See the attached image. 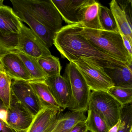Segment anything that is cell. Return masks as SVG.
I'll list each match as a JSON object with an SVG mask.
<instances>
[{
	"instance_id": "1",
	"label": "cell",
	"mask_w": 132,
	"mask_h": 132,
	"mask_svg": "<svg viewBox=\"0 0 132 132\" xmlns=\"http://www.w3.org/2000/svg\"><path fill=\"white\" fill-rule=\"evenodd\" d=\"M54 45L62 57L69 62L83 57L92 60L104 68L126 65L95 47L79 34L77 24L62 27L55 34Z\"/></svg>"
},
{
	"instance_id": "2",
	"label": "cell",
	"mask_w": 132,
	"mask_h": 132,
	"mask_svg": "<svg viewBox=\"0 0 132 132\" xmlns=\"http://www.w3.org/2000/svg\"><path fill=\"white\" fill-rule=\"evenodd\" d=\"M78 32L96 48L123 62L127 65L132 62L123 45L119 32L89 29L77 24Z\"/></svg>"
},
{
	"instance_id": "3",
	"label": "cell",
	"mask_w": 132,
	"mask_h": 132,
	"mask_svg": "<svg viewBox=\"0 0 132 132\" xmlns=\"http://www.w3.org/2000/svg\"><path fill=\"white\" fill-rule=\"evenodd\" d=\"M63 76L68 81L71 92L67 108L71 111H88L91 90L74 63L70 62L67 65Z\"/></svg>"
},
{
	"instance_id": "4",
	"label": "cell",
	"mask_w": 132,
	"mask_h": 132,
	"mask_svg": "<svg viewBox=\"0 0 132 132\" xmlns=\"http://www.w3.org/2000/svg\"><path fill=\"white\" fill-rule=\"evenodd\" d=\"M36 20L56 34L62 27V19L52 0H18Z\"/></svg>"
},
{
	"instance_id": "5",
	"label": "cell",
	"mask_w": 132,
	"mask_h": 132,
	"mask_svg": "<svg viewBox=\"0 0 132 132\" xmlns=\"http://www.w3.org/2000/svg\"><path fill=\"white\" fill-rule=\"evenodd\" d=\"M123 106L107 92L92 91L90 93L88 109L98 115L109 129L120 120Z\"/></svg>"
},
{
	"instance_id": "6",
	"label": "cell",
	"mask_w": 132,
	"mask_h": 132,
	"mask_svg": "<svg viewBox=\"0 0 132 132\" xmlns=\"http://www.w3.org/2000/svg\"><path fill=\"white\" fill-rule=\"evenodd\" d=\"M72 62L82 75L90 90L107 92L110 88L114 86L104 68L92 60L80 57Z\"/></svg>"
},
{
	"instance_id": "7",
	"label": "cell",
	"mask_w": 132,
	"mask_h": 132,
	"mask_svg": "<svg viewBox=\"0 0 132 132\" xmlns=\"http://www.w3.org/2000/svg\"><path fill=\"white\" fill-rule=\"evenodd\" d=\"M16 50L37 59L52 55L42 40L23 23L18 33Z\"/></svg>"
},
{
	"instance_id": "8",
	"label": "cell",
	"mask_w": 132,
	"mask_h": 132,
	"mask_svg": "<svg viewBox=\"0 0 132 132\" xmlns=\"http://www.w3.org/2000/svg\"><path fill=\"white\" fill-rule=\"evenodd\" d=\"M95 0L52 1L62 20L68 24L81 23L84 12Z\"/></svg>"
},
{
	"instance_id": "9",
	"label": "cell",
	"mask_w": 132,
	"mask_h": 132,
	"mask_svg": "<svg viewBox=\"0 0 132 132\" xmlns=\"http://www.w3.org/2000/svg\"><path fill=\"white\" fill-rule=\"evenodd\" d=\"M0 62L12 80L32 81L23 62L15 51L0 49Z\"/></svg>"
},
{
	"instance_id": "10",
	"label": "cell",
	"mask_w": 132,
	"mask_h": 132,
	"mask_svg": "<svg viewBox=\"0 0 132 132\" xmlns=\"http://www.w3.org/2000/svg\"><path fill=\"white\" fill-rule=\"evenodd\" d=\"M11 88L13 95L33 116H35L43 109L28 81L13 80Z\"/></svg>"
},
{
	"instance_id": "11",
	"label": "cell",
	"mask_w": 132,
	"mask_h": 132,
	"mask_svg": "<svg viewBox=\"0 0 132 132\" xmlns=\"http://www.w3.org/2000/svg\"><path fill=\"white\" fill-rule=\"evenodd\" d=\"M10 1L14 12L20 20L27 24L30 29L42 40L48 48H51L54 45V38L55 33L52 32L36 20L18 0H11Z\"/></svg>"
},
{
	"instance_id": "12",
	"label": "cell",
	"mask_w": 132,
	"mask_h": 132,
	"mask_svg": "<svg viewBox=\"0 0 132 132\" xmlns=\"http://www.w3.org/2000/svg\"><path fill=\"white\" fill-rule=\"evenodd\" d=\"M34 117L11 92L10 103L7 109V123L16 132H27Z\"/></svg>"
},
{
	"instance_id": "13",
	"label": "cell",
	"mask_w": 132,
	"mask_h": 132,
	"mask_svg": "<svg viewBox=\"0 0 132 132\" xmlns=\"http://www.w3.org/2000/svg\"><path fill=\"white\" fill-rule=\"evenodd\" d=\"M54 98L62 110L67 108L71 92L68 80L61 75L48 77L45 80Z\"/></svg>"
},
{
	"instance_id": "14",
	"label": "cell",
	"mask_w": 132,
	"mask_h": 132,
	"mask_svg": "<svg viewBox=\"0 0 132 132\" xmlns=\"http://www.w3.org/2000/svg\"><path fill=\"white\" fill-rule=\"evenodd\" d=\"M22 23L11 7L4 5L0 7V35L18 34Z\"/></svg>"
},
{
	"instance_id": "15",
	"label": "cell",
	"mask_w": 132,
	"mask_h": 132,
	"mask_svg": "<svg viewBox=\"0 0 132 132\" xmlns=\"http://www.w3.org/2000/svg\"><path fill=\"white\" fill-rule=\"evenodd\" d=\"M86 119L83 112H61L47 132H69L77 123L85 122Z\"/></svg>"
},
{
	"instance_id": "16",
	"label": "cell",
	"mask_w": 132,
	"mask_h": 132,
	"mask_svg": "<svg viewBox=\"0 0 132 132\" xmlns=\"http://www.w3.org/2000/svg\"><path fill=\"white\" fill-rule=\"evenodd\" d=\"M62 110L43 108L34 117L27 132H47Z\"/></svg>"
},
{
	"instance_id": "17",
	"label": "cell",
	"mask_w": 132,
	"mask_h": 132,
	"mask_svg": "<svg viewBox=\"0 0 132 132\" xmlns=\"http://www.w3.org/2000/svg\"><path fill=\"white\" fill-rule=\"evenodd\" d=\"M28 82L37 95L42 108L62 110L54 98L45 81L35 80Z\"/></svg>"
},
{
	"instance_id": "18",
	"label": "cell",
	"mask_w": 132,
	"mask_h": 132,
	"mask_svg": "<svg viewBox=\"0 0 132 132\" xmlns=\"http://www.w3.org/2000/svg\"><path fill=\"white\" fill-rule=\"evenodd\" d=\"M109 5L119 29V32L122 33L132 44V20L127 16L115 0L112 1Z\"/></svg>"
},
{
	"instance_id": "19",
	"label": "cell",
	"mask_w": 132,
	"mask_h": 132,
	"mask_svg": "<svg viewBox=\"0 0 132 132\" xmlns=\"http://www.w3.org/2000/svg\"><path fill=\"white\" fill-rule=\"evenodd\" d=\"M104 69L114 86L132 88V71L126 65L113 68H105Z\"/></svg>"
},
{
	"instance_id": "20",
	"label": "cell",
	"mask_w": 132,
	"mask_h": 132,
	"mask_svg": "<svg viewBox=\"0 0 132 132\" xmlns=\"http://www.w3.org/2000/svg\"><path fill=\"white\" fill-rule=\"evenodd\" d=\"M18 56L23 62L30 73L32 81H45L48 76L43 71L36 58L15 50Z\"/></svg>"
},
{
	"instance_id": "21",
	"label": "cell",
	"mask_w": 132,
	"mask_h": 132,
	"mask_svg": "<svg viewBox=\"0 0 132 132\" xmlns=\"http://www.w3.org/2000/svg\"><path fill=\"white\" fill-rule=\"evenodd\" d=\"M100 4L95 1L89 5L84 12L81 24L89 29L103 30L100 22L99 8Z\"/></svg>"
},
{
	"instance_id": "22",
	"label": "cell",
	"mask_w": 132,
	"mask_h": 132,
	"mask_svg": "<svg viewBox=\"0 0 132 132\" xmlns=\"http://www.w3.org/2000/svg\"><path fill=\"white\" fill-rule=\"evenodd\" d=\"M37 59L48 77L61 75L62 67L59 58L51 55Z\"/></svg>"
},
{
	"instance_id": "23",
	"label": "cell",
	"mask_w": 132,
	"mask_h": 132,
	"mask_svg": "<svg viewBox=\"0 0 132 132\" xmlns=\"http://www.w3.org/2000/svg\"><path fill=\"white\" fill-rule=\"evenodd\" d=\"M11 81L12 79L7 75L0 62V99L7 109L11 99Z\"/></svg>"
},
{
	"instance_id": "24",
	"label": "cell",
	"mask_w": 132,
	"mask_h": 132,
	"mask_svg": "<svg viewBox=\"0 0 132 132\" xmlns=\"http://www.w3.org/2000/svg\"><path fill=\"white\" fill-rule=\"evenodd\" d=\"M85 123L89 132H108L109 129L105 121L91 109H88Z\"/></svg>"
},
{
	"instance_id": "25",
	"label": "cell",
	"mask_w": 132,
	"mask_h": 132,
	"mask_svg": "<svg viewBox=\"0 0 132 132\" xmlns=\"http://www.w3.org/2000/svg\"><path fill=\"white\" fill-rule=\"evenodd\" d=\"M99 18L103 30L119 32L115 18L110 9L100 4L99 8Z\"/></svg>"
},
{
	"instance_id": "26",
	"label": "cell",
	"mask_w": 132,
	"mask_h": 132,
	"mask_svg": "<svg viewBox=\"0 0 132 132\" xmlns=\"http://www.w3.org/2000/svg\"><path fill=\"white\" fill-rule=\"evenodd\" d=\"M123 106L131 104L132 88L113 86L107 92Z\"/></svg>"
},
{
	"instance_id": "27",
	"label": "cell",
	"mask_w": 132,
	"mask_h": 132,
	"mask_svg": "<svg viewBox=\"0 0 132 132\" xmlns=\"http://www.w3.org/2000/svg\"><path fill=\"white\" fill-rule=\"evenodd\" d=\"M120 119V126L117 132H129L132 129V104L123 106Z\"/></svg>"
},
{
	"instance_id": "28",
	"label": "cell",
	"mask_w": 132,
	"mask_h": 132,
	"mask_svg": "<svg viewBox=\"0 0 132 132\" xmlns=\"http://www.w3.org/2000/svg\"><path fill=\"white\" fill-rule=\"evenodd\" d=\"M116 1L120 8L124 11L128 18L132 20V1Z\"/></svg>"
},
{
	"instance_id": "29",
	"label": "cell",
	"mask_w": 132,
	"mask_h": 132,
	"mask_svg": "<svg viewBox=\"0 0 132 132\" xmlns=\"http://www.w3.org/2000/svg\"><path fill=\"white\" fill-rule=\"evenodd\" d=\"M119 33L121 38H122L123 45H124L125 48L126 49L130 56L132 57V44L130 43L129 41L127 38L122 33L120 32H119Z\"/></svg>"
},
{
	"instance_id": "30",
	"label": "cell",
	"mask_w": 132,
	"mask_h": 132,
	"mask_svg": "<svg viewBox=\"0 0 132 132\" xmlns=\"http://www.w3.org/2000/svg\"><path fill=\"white\" fill-rule=\"evenodd\" d=\"M88 131L85 121L77 123L69 132H87Z\"/></svg>"
},
{
	"instance_id": "31",
	"label": "cell",
	"mask_w": 132,
	"mask_h": 132,
	"mask_svg": "<svg viewBox=\"0 0 132 132\" xmlns=\"http://www.w3.org/2000/svg\"><path fill=\"white\" fill-rule=\"evenodd\" d=\"M0 132H16L6 123L0 119Z\"/></svg>"
},
{
	"instance_id": "32",
	"label": "cell",
	"mask_w": 132,
	"mask_h": 132,
	"mask_svg": "<svg viewBox=\"0 0 132 132\" xmlns=\"http://www.w3.org/2000/svg\"><path fill=\"white\" fill-rule=\"evenodd\" d=\"M7 117V110H3L0 111V119L6 123Z\"/></svg>"
},
{
	"instance_id": "33",
	"label": "cell",
	"mask_w": 132,
	"mask_h": 132,
	"mask_svg": "<svg viewBox=\"0 0 132 132\" xmlns=\"http://www.w3.org/2000/svg\"><path fill=\"white\" fill-rule=\"evenodd\" d=\"M121 120L120 119L118 121V122L115 124L113 126L110 128L109 129L108 132H117L119 130V128L120 126Z\"/></svg>"
},
{
	"instance_id": "34",
	"label": "cell",
	"mask_w": 132,
	"mask_h": 132,
	"mask_svg": "<svg viewBox=\"0 0 132 132\" xmlns=\"http://www.w3.org/2000/svg\"><path fill=\"white\" fill-rule=\"evenodd\" d=\"M3 110H7L2 100L0 99V111Z\"/></svg>"
},
{
	"instance_id": "35",
	"label": "cell",
	"mask_w": 132,
	"mask_h": 132,
	"mask_svg": "<svg viewBox=\"0 0 132 132\" xmlns=\"http://www.w3.org/2000/svg\"><path fill=\"white\" fill-rule=\"evenodd\" d=\"M4 0H0V7L3 6Z\"/></svg>"
},
{
	"instance_id": "36",
	"label": "cell",
	"mask_w": 132,
	"mask_h": 132,
	"mask_svg": "<svg viewBox=\"0 0 132 132\" xmlns=\"http://www.w3.org/2000/svg\"><path fill=\"white\" fill-rule=\"evenodd\" d=\"M129 132H132V129H131L130 130V131Z\"/></svg>"
},
{
	"instance_id": "37",
	"label": "cell",
	"mask_w": 132,
	"mask_h": 132,
	"mask_svg": "<svg viewBox=\"0 0 132 132\" xmlns=\"http://www.w3.org/2000/svg\"><path fill=\"white\" fill-rule=\"evenodd\" d=\"M87 132H89V131H87Z\"/></svg>"
}]
</instances>
